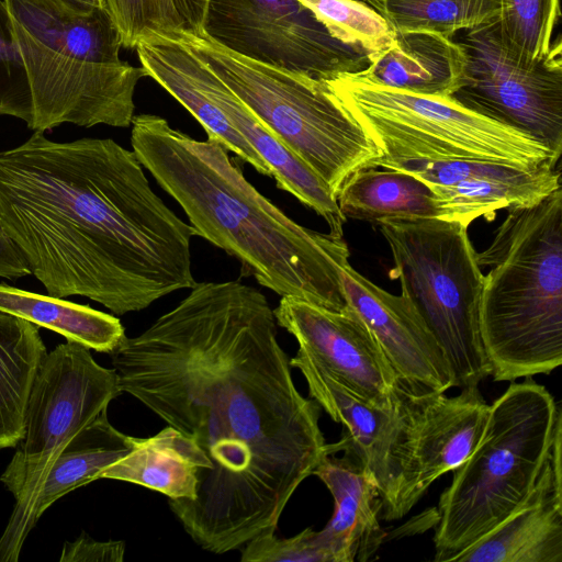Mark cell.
<instances>
[{
  "mask_svg": "<svg viewBox=\"0 0 562 562\" xmlns=\"http://www.w3.org/2000/svg\"><path fill=\"white\" fill-rule=\"evenodd\" d=\"M190 290L110 356L121 392L209 459L195 498L168 503L195 544L224 554L277 531L327 445L321 406L294 383L268 299L239 281Z\"/></svg>",
  "mask_w": 562,
  "mask_h": 562,
  "instance_id": "cell-1",
  "label": "cell"
},
{
  "mask_svg": "<svg viewBox=\"0 0 562 562\" xmlns=\"http://www.w3.org/2000/svg\"><path fill=\"white\" fill-rule=\"evenodd\" d=\"M0 224L50 296L124 315L195 284V229L111 138L57 143L35 131L0 151Z\"/></svg>",
  "mask_w": 562,
  "mask_h": 562,
  "instance_id": "cell-2",
  "label": "cell"
},
{
  "mask_svg": "<svg viewBox=\"0 0 562 562\" xmlns=\"http://www.w3.org/2000/svg\"><path fill=\"white\" fill-rule=\"evenodd\" d=\"M132 150L183 210L196 235L278 295L338 311L347 301L344 237L297 224L247 181L217 140H196L156 114L132 120Z\"/></svg>",
  "mask_w": 562,
  "mask_h": 562,
  "instance_id": "cell-3",
  "label": "cell"
},
{
  "mask_svg": "<svg viewBox=\"0 0 562 562\" xmlns=\"http://www.w3.org/2000/svg\"><path fill=\"white\" fill-rule=\"evenodd\" d=\"M483 278L480 329L496 382L549 374L562 363V188L507 209L476 252Z\"/></svg>",
  "mask_w": 562,
  "mask_h": 562,
  "instance_id": "cell-4",
  "label": "cell"
},
{
  "mask_svg": "<svg viewBox=\"0 0 562 562\" xmlns=\"http://www.w3.org/2000/svg\"><path fill=\"white\" fill-rule=\"evenodd\" d=\"M3 1L32 94L29 128L131 126L135 89L147 72L120 58L121 35L106 8Z\"/></svg>",
  "mask_w": 562,
  "mask_h": 562,
  "instance_id": "cell-5",
  "label": "cell"
},
{
  "mask_svg": "<svg viewBox=\"0 0 562 562\" xmlns=\"http://www.w3.org/2000/svg\"><path fill=\"white\" fill-rule=\"evenodd\" d=\"M561 423L555 398L532 376L490 405L477 445L439 497L434 561H452L525 501Z\"/></svg>",
  "mask_w": 562,
  "mask_h": 562,
  "instance_id": "cell-6",
  "label": "cell"
},
{
  "mask_svg": "<svg viewBox=\"0 0 562 562\" xmlns=\"http://www.w3.org/2000/svg\"><path fill=\"white\" fill-rule=\"evenodd\" d=\"M381 151L370 168L400 160H483L535 169L557 157L529 135L480 115L450 97L391 89L342 74L324 80Z\"/></svg>",
  "mask_w": 562,
  "mask_h": 562,
  "instance_id": "cell-7",
  "label": "cell"
},
{
  "mask_svg": "<svg viewBox=\"0 0 562 562\" xmlns=\"http://www.w3.org/2000/svg\"><path fill=\"white\" fill-rule=\"evenodd\" d=\"M394 261L392 280L441 347L454 386H479L491 375L480 329L483 273L468 226L438 217L376 223Z\"/></svg>",
  "mask_w": 562,
  "mask_h": 562,
  "instance_id": "cell-8",
  "label": "cell"
},
{
  "mask_svg": "<svg viewBox=\"0 0 562 562\" xmlns=\"http://www.w3.org/2000/svg\"><path fill=\"white\" fill-rule=\"evenodd\" d=\"M252 113L312 168L337 196L355 171L381 151L324 81L273 68L212 42L178 34Z\"/></svg>",
  "mask_w": 562,
  "mask_h": 562,
  "instance_id": "cell-9",
  "label": "cell"
},
{
  "mask_svg": "<svg viewBox=\"0 0 562 562\" xmlns=\"http://www.w3.org/2000/svg\"><path fill=\"white\" fill-rule=\"evenodd\" d=\"M113 369L101 367L89 348L67 341L47 352L34 376L23 436L0 481L19 515L64 447L121 394Z\"/></svg>",
  "mask_w": 562,
  "mask_h": 562,
  "instance_id": "cell-10",
  "label": "cell"
},
{
  "mask_svg": "<svg viewBox=\"0 0 562 562\" xmlns=\"http://www.w3.org/2000/svg\"><path fill=\"white\" fill-rule=\"evenodd\" d=\"M201 35L247 59L321 81L369 65L364 49L336 38L300 0H209Z\"/></svg>",
  "mask_w": 562,
  "mask_h": 562,
  "instance_id": "cell-11",
  "label": "cell"
},
{
  "mask_svg": "<svg viewBox=\"0 0 562 562\" xmlns=\"http://www.w3.org/2000/svg\"><path fill=\"white\" fill-rule=\"evenodd\" d=\"M464 67L452 98L460 105L562 154V43L535 67L515 64L503 48L497 20L457 33Z\"/></svg>",
  "mask_w": 562,
  "mask_h": 562,
  "instance_id": "cell-12",
  "label": "cell"
},
{
  "mask_svg": "<svg viewBox=\"0 0 562 562\" xmlns=\"http://www.w3.org/2000/svg\"><path fill=\"white\" fill-rule=\"evenodd\" d=\"M273 313L277 324L296 339L299 348L337 381L380 407L395 404L404 380L348 303L334 311L282 296Z\"/></svg>",
  "mask_w": 562,
  "mask_h": 562,
  "instance_id": "cell-13",
  "label": "cell"
},
{
  "mask_svg": "<svg viewBox=\"0 0 562 562\" xmlns=\"http://www.w3.org/2000/svg\"><path fill=\"white\" fill-rule=\"evenodd\" d=\"M290 366L303 374L311 398L334 422L345 426L342 437L374 476L380 488L381 518L392 521L411 407L416 391L424 386L404 380L395 404L380 407L337 381L301 348L290 359Z\"/></svg>",
  "mask_w": 562,
  "mask_h": 562,
  "instance_id": "cell-14",
  "label": "cell"
},
{
  "mask_svg": "<svg viewBox=\"0 0 562 562\" xmlns=\"http://www.w3.org/2000/svg\"><path fill=\"white\" fill-rule=\"evenodd\" d=\"M488 408L479 386L463 387L451 397L427 387L416 391L392 520L404 517L438 477L469 458Z\"/></svg>",
  "mask_w": 562,
  "mask_h": 562,
  "instance_id": "cell-15",
  "label": "cell"
},
{
  "mask_svg": "<svg viewBox=\"0 0 562 562\" xmlns=\"http://www.w3.org/2000/svg\"><path fill=\"white\" fill-rule=\"evenodd\" d=\"M558 165L524 169L483 160H400L378 168L404 171L431 190L439 218L469 227L476 218L492 221L498 210L536 204L561 188Z\"/></svg>",
  "mask_w": 562,
  "mask_h": 562,
  "instance_id": "cell-16",
  "label": "cell"
},
{
  "mask_svg": "<svg viewBox=\"0 0 562 562\" xmlns=\"http://www.w3.org/2000/svg\"><path fill=\"white\" fill-rule=\"evenodd\" d=\"M340 278L347 303L372 331L400 379L443 393L454 386L445 352L403 294L383 290L349 262Z\"/></svg>",
  "mask_w": 562,
  "mask_h": 562,
  "instance_id": "cell-17",
  "label": "cell"
},
{
  "mask_svg": "<svg viewBox=\"0 0 562 562\" xmlns=\"http://www.w3.org/2000/svg\"><path fill=\"white\" fill-rule=\"evenodd\" d=\"M562 423L529 495L454 562H562ZM451 561V562H452Z\"/></svg>",
  "mask_w": 562,
  "mask_h": 562,
  "instance_id": "cell-18",
  "label": "cell"
},
{
  "mask_svg": "<svg viewBox=\"0 0 562 562\" xmlns=\"http://www.w3.org/2000/svg\"><path fill=\"white\" fill-rule=\"evenodd\" d=\"M326 451L313 475L327 486L335 507L321 532L336 562H367L386 538L380 488L345 437Z\"/></svg>",
  "mask_w": 562,
  "mask_h": 562,
  "instance_id": "cell-19",
  "label": "cell"
},
{
  "mask_svg": "<svg viewBox=\"0 0 562 562\" xmlns=\"http://www.w3.org/2000/svg\"><path fill=\"white\" fill-rule=\"evenodd\" d=\"M108 411L79 431L50 464L22 512L9 518L0 536V562H16L40 517L56 501L100 479L103 470L128 454L140 438L117 430Z\"/></svg>",
  "mask_w": 562,
  "mask_h": 562,
  "instance_id": "cell-20",
  "label": "cell"
},
{
  "mask_svg": "<svg viewBox=\"0 0 562 562\" xmlns=\"http://www.w3.org/2000/svg\"><path fill=\"white\" fill-rule=\"evenodd\" d=\"M198 56V55H196ZM196 71L206 94L271 169L277 187L323 217L329 233L344 237L346 218L325 181L282 140L198 56Z\"/></svg>",
  "mask_w": 562,
  "mask_h": 562,
  "instance_id": "cell-21",
  "label": "cell"
},
{
  "mask_svg": "<svg viewBox=\"0 0 562 562\" xmlns=\"http://www.w3.org/2000/svg\"><path fill=\"white\" fill-rule=\"evenodd\" d=\"M140 67L201 124L209 139L220 142L257 172L271 169L204 91L196 71L198 56L176 36H150L135 47Z\"/></svg>",
  "mask_w": 562,
  "mask_h": 562,
  "instance_id": "cell-22",
  "label": "cell"
},
{
  "mask_svg": "<svg viewBox=\"0 0 562 562\" xmlns=\"http://www.w3.org/2000/svg\"><path fill=\"white\" fill-rule=\"evenodd\" d=\"M368 59V67L357 74L370 82L431 97H450L464 67L453 37L427 31L394 32L392 42L369 53Z\"/></svg>",
  "mask_w": 562,
  "mask_h": 562,
  "instance_id": "cell-23",
  "label": "cell"
},
{
  "mask_svg": "<svg viewBox=\"0 0 562 562\" xmlns=\"http://www.w3.org/2000/svg\"><path fill=\"white\" fill-rule=\"evenodd\" d=\"M209 467L199 446L167 425L153 437L140 438L128 454L103 470L100 479L142 485L169 499L192 501Z\"/></svg>",
  "mask_w": 562,
  "mask_h": 562,
  "instance_id": "cell-24",
  "label": "cell"
},
{
  "mask_svg": "<svg viewBox=\"0 0 562 562\" xmlns=\"http://www.w3.org/2000/svg\"><path fill=\"white\" fill-rule=\"evenodd\" d=\"M336 199L346 220L376 224L384 218L440 216L429 187L400 170L359 169L345 180Z\"/></svg>",
  "mask_w": 562,
  "mask_h": 562,
  "instance_id": "cell-25",
  "label": "cell"
},
{
  "mask_svg": "<svg viewBox=\"0 0 562 562\" xmlns=\"http://www.w3.org/2000/svg\"><path fill=\"white\" fill-rule=\"evenodd\" d=\"M0 312L45 327L89 349L111 353L125 339L120 319L89 305L0 283Z\"/></svg>",
  "mask_w": 562,
  "mask_h": 562,
  "instance_id": "cell-26",
  "label": "cell"
},
{
  "mask_svg": "<svg viewBox=\"0 0 562 562\" xmlns=\"http://www.w3.org/2000/svg\"><path fill=\"white\" fill-rule=\"evenodd\" d=\"M46 353L36 325L0 312V449L23 436L30 390Z\"/></svg>",
  "mask_w": 562,
  "mask_h": 562,
  "instance_id": "cell-27",
  "label": "cell"
},
{
  "mask_svg": "<svg viewBox=\"0 0 562 562\" xmlns=\"http://www.w3.org/2000/svg\"><path fill=\"white\" fill-rule=\"evenodd\" d=\"M393 32L427 31L453 37L498 19L501 0H368Z\"/></svg>",
  "mask_w": 562,
  "mask_h": 562,
  "instance_id": "cell-28",
  "label": "cell"
},
{
  "mask_svg": "<svg viewBox=\"0 0 562 562\" xmlns=\"http://www.w3.org/2000/svg\"><path fill=\"white\" fill-rule=\"evenodd\" d=\"M498 34L506 54L529 69L549 53L560 18L559 0H501Z\"/></svg>",
  "mask_w": 562,
  "mask_h": 562,
  "instance_id": "cell-29",
  "label": "cell"
},
{
  "mask_svg": "<svg viewBox=\"0 0 562 562\" xmlns=\"http://www.w3.org/2000/svg\"><path fill=\"white\" fill-rule=\"evenodd\" d=\"M341 42L368 54L387 46L394 32L373 8L358 0H300Z\"/></svg>",
  "mask_w": 562,
  "mask_h": 562,
  "instance_id": "cell-30",
  "label": "cell"
},
{
  "mask_svg": "<svg viewBox=\"0 0 562 562\" xmlns=\"http://www.w3.org/2000/svg\"><path fill=\"white\" fill-rule=\"evenodd\" d=\"M115 23L122 47L135 48L150 36H177L183 23L171 0H104Z\"/></svg>",
  "mask_w": 562,
  "mask_h": 562,
  "instance_id": "cell-31",
  "label": "cell"
},
{
  "mask_svg": "<svg viewBox=\"0 0 562 562\" xmlns=\"http://www.w3.org/2000/svg\"><path fill=\"white\" fill-rule=\"evenodd\" d=\"M33 121L32 94L9 12L0 0V116Z\"/></svg>",
  "mask_w": 562,
  "mask_h": 562,
  "instance_id": "cell-32",
  "label": "cell"
},
{
  "mask_svg": "<svg viewBox=\"0 0 562 562\" xmlns=\"http://www.w3.org/2000/svg\"><path fill=\"white\" fill-rule=\"evenodd\" d=\"M240 550L243 562H336L321 530L311 527L290 538L263 533Z\"/></svg>",
  "mask_w": 562,
  "mask_h": 562,
  "instance_id": "cell-33",
  "label": "cell"
},
{
  "mask_svg": "<svg viewBox=\"0 0 562 562\" xmlns=\"http://www.w3.org/2000/svg\"><path fill=\"white\" fill-rule=\"evenodd\" d=\"M123 541H97L81 535L74 542H66L60 562H121L124 560Z\"/></svg>",
  "mask_w": 562,
  "mask_h": 562,
  "instance_id": "cell-34",
  "label": "cell"
},
{
  "mask_svg": "<svg viewBox=\"0 0 562 562\" xmlns=\"http://www.w3.org/2000/svg\"><path fill=\"white\" fill-rule=\"evenodd\" d=\"M29 274L25 259L0 224V278L16 280Z\"/></svg>",
  "mask_w": 562,
  "mask_h": 562,
  "instance_id": "cell-35",
  "label": "cell"
},
{
  "mask_svg": "<svg viewBox=\"0 0 562 562\" xmlns=\"http://www.w3.org/2000/svg\"><path fill=\"white\" fill-rule=\"evenodd\" d=\"M187 33L201 35L209 0H171Z\"/></svg>",
  "mask_w": 562,
  "mask_h": 562,
  "instance_id": "cell-36",
  "label": "cell"
},
{
  "mask_svg": "<svg viewBox=\"0 0 562 562\" xmlns=\"http://www.w3.org/2000/svg\"><path fill=\"white\" fill-rule=\"evenodd\" d=\"M78 4L91 7V8H105L104 0H70Z\"/></svg>",
  "mask_w": 562,
  "mask_h": 562,
  "instance_id": "cell-37",
  "label": "cell"
},
{
  "mask_svg": "<svg viewBox=\"0 0 562 562\" xmlns=\"http://www.w3.org/2000/svg\"><path fill=\"white\" fill-rule=\"evenodd\" d=\"M358 1L367 2L368 0H358Z\"/></svg>",
  "mask_w": 562,
  "mask_h": 562,
  "instance_id": "cell-38",
  "label": "cell"
}]
</instances>
